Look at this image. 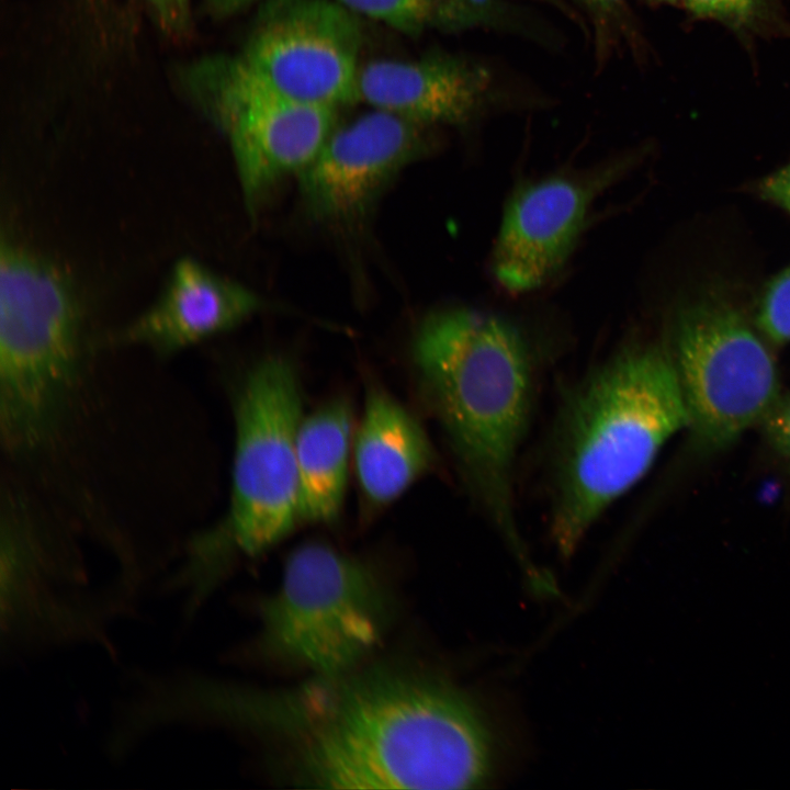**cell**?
Listing matches in <instances>:
<instances>
[{"label":"cell","mask_w":790,"mask_h":790,"mask_svg":"<svg viewBox=\"0 0 790 790\" xmlns=\"http://www.w3.org/2000/svg\"><path fill=\"white\" fill-rule=\"evenodd\" d=\"M672 351L688 426L703 449L731 444L761 422L780 396L770 352L719 291L702 293L679 309Z\"/></svg>","instance_id":"8"},{"label":"cell","mask_w":790,"mask_h":790,"mask_svg":"<svg viewBox=\"0 0 790 790\" xmlns=\"http://www.w3.org/2000/svg\"><path fill=\"white\" fill-rule=\"evenodd\" d=\"M756 325L775 343L790 341V266L764 290L756 313Z\"/></svg>","instance_id":"18"},{"label":"cell","mask_w":790,"mask_h":790,"mask_svg":"<svg viewBox=\"0 0 790 790\" xmlns=\"http://www.w3.org/2000/svg\"><path fill=\"white\" fill-rule=\"evenodd\" d=\"M168 31L182 33L190 26L191 0H144Z\"/></svg>","instance_id":"20"},{"label":"cell","mask_w":790,"mask_h":790,"mask_svg":"<svg viewBox=\"0 0 790 790\" xmlns=\"http://www.w3.org/2000/svg\"><path fill=\"white\" fill-rule=\"evenodd\" d=\"M179 80L226 135L250 210L281 180L298 176L337 126V109L291 98L239 55L202 57L185 65Z\"/></svg>","instance_id":"7"},{"label":"cell","mask_w":790,"mask_h":790,"mask_svg":"<svg viewBox=\"0 0 790 790\" xmlns=\"http://www.w3.org/2000/svg\"><path fill=\"white\" fill-rule=\"evenodd\" d=\"M260 614L270 655L316 676L335 675L354 668L380 642L387 601L365 563L308 542L290 554Z\"/></svg>","instance_id":"6"},{"label":"cell","mask_w":790,"mask_h":790,"mask_svg":"<svg viewBox=\"0 0 790 790\" xmlns=\"http://www.w3.org/2000/svg\"><path fill=\"white\" fill-rule=\"evenodd\" d=\"M761 425L772 449L790 462V394L778 397Z\"/></svg>","instance_id":"19"},{"label":"cell","mask_w":790,"mask_h":790,"mask_svg":"<svg viewBox=\"0 0 790 790\" xmlns=\"http://www.w3.org/2000/svg\"><path fill=\"white\" fill-rule=\"evenodd\" d=\"M422 397L441 426L465 483L523 566L514 476L531 421L535 370L508 321L465 309L428 317L414 342Z\"/></svg>","instance_id":"2"},{"label":"cell","mask_w":790,"mask_h":790,"mask_svg":"<svg viewBox=\"0 0 790 790\" xmlns=\"http://www.w3.org/2000/svg\"><path fill=\"white\" fill-rule=\"evenodd\" d=\"M235 450L225 517L195 535L184 565L216 582L235 553L257 556L285 538L298 519L296 440L302 392L292 362L270 356L252 365L234 397Z\"/></svg>","instance_id":"5"},{"label":"cell","mask_w":790,"mask_h":790,"mask_svg":"<svg viewBox=\"0 0 790 790\" xmlns=\"http://www.w3.org/2000/svg\"><path fill=\"white\" fill-rule=\"evenodd\" d=\"M651 1L656 2V3L682 5L685 0H651Z\"/></svg>","instance_id":"25"},{"label":"cell","mask_w":790,"mask_h":790,"mask_svg":"<svg viewBox=\"0 0 790 790\" xmlns=\"http://www.w3.org/2000/svg\"><path fill=\"white\" fill-rule=\"evenodd\" d=\"M540 1L552 4V5L556 7L557 9H560L561 11H563L564 13L571 15V18L573 16V11L569 9V7L567 5V3L564 0H540Z\"/></svg>","instance_id":"24"},{"label":"cell","mask_w":790,"mask_h":790,"mask_svg":"<svg viewBox=\"0 0 790 790\" xmlns=\"http://www.w3.org/2000/svg\"><path fill=\"white\" fill-rule=\"evenodd\" d=\"M620 159L584 174L527 183L510 198L493 251V272L512 293L540 287L568 258L595 198L630 167Z\"/></svg>","instance_id":"10"},{"label":"cell","mask_w":790,"mask_h":790,"mask_svg":"<svg viewBox=\"0 0 790 790\" xmlns=\"http://www.w3.org/2000/svg\"><path fill=\"white\" fill-rule=\"evenodd\" d=\"M356 15L380 21L407 35H416L438 11V0H337Z\"/></svg>","instance_id":"17"},{"label":"cell","mask_w":790,"mask_h":790,"mask_svg":"<svg viewBox=\"0 0 790 790\" xmlns=\"http://www.w3.org/2000/svg\"><path fill=\"white\" fill-rule=\"evenodd\" d=\"M425 126L373 109L336 126L298 174L307 213L323 222L362 215L397 173L425 149Z\"/></svg>","instance_id":"11"},{"label":"cell","mask_w":790,"mask_h":790,"mask_svg":"<svg viewBox=\"0 0 790 790\" xmlns=\"http://www.w3.org/2000/svg\"><path fill=\"white\" fill-rule=\"evenodd\" d=\"M695 20H709L727 29L754 54L758 41L790 38V18L783 0H685Z\"/></svg>","instance_id":"16"},{"label":"cell","mask_w":790,"mask_h":790,"mask_svg":"<svg viewBox=\"0 0 790 790\" xmlns=\"http://www.w3.org/2000/svg\"><path fill=\"white\" fill-rule=\"evenodd\" d=\"M204 9L215 18H226L240 12L260 0H201Z\"/></svg>","instance_id":"22"},{"label":"cell","mask_w":790,"mask_h":790,"mask_svg":"<svg viewBox=\"0 0 790 790\" xmlns=\"http://www.w3.org/2000/svg\"><path fill=\"white\" fill-rule=\"evenodd\" d=\"M688 422L674 354L662 343L623 347L573 384L557 411L550 461V529L563 556Z\"/></svg>","instance_id":"3"},{"label":"cell","mask_w":790,"mask_h":790,"mask_svg":"<svg viewBox=\"0 0 790 790\" xmlns=\"http://www.w3.org/2000/svg\"><path fill=\"white\" fill-rule=\"evenodd\" d=\"M226 714L279 742L282 769L297 787L476 788L497 764L485 710L438 676L352 668L279 692L230 688Z\"/></svg>","instance_id":"1"},{"label":"cell","mask_w":790,"mask_h":790,"mask_svg":"<svg viewBox=\"0 0 790 790\" xmlns=\"http://www.w3.org/2000/svg\"><path fill=\"white\" fill-rule=\"evenodd\" d=\"M757 193L790 213V163L763 179L757 185Z\"/></svg>","instance_id":"21"},{"label":"cell","mask_w":790,"mask_h":790,"mask_svg":"<svg viewBox=\"0 0 790 790\" xmlns=\"http://www.w3.org/2000/svg\"><path fill=\"white\" fill-rule=\"evenodd\" d=\"M353 455L362 497L371 509L393 503L435 462L419 421L380 386L368 387Z\"/></svg>","instance_id":"14"},{"label":"cell","mask_w":790,"mask_h":790,"mask_svg":"<svg viewBox=\"0 0 790 790\" xmlns=\"http://www.w3.org/2000/svg\"><path fill=\"white\" fill-rule=\"evenodd\" d=\"M352 409L334 398L303 417L296 440L298 519L327 523L341 511L348 482Z\"/></svg>","instance_id":"15"},{"label":"cell","mask_w":790,"mask_h":790,"mask_svg":"<svg viewBox=\"0 0 790 790\" xmlns=\"http://www.w3.org/2000/svg\"><path fill=\"white\" fill-rule=\"evenodd\" d=\"M262 307L251 290L192 258L176 262L160 297L111 339L160 356L174 354L227 331Z\"/></svg>","instance_id":"12"},{"label":"cell","mask_w":790,"mask_h":790,"mask_svg":"<svg viewBox=\"0 0 790 790\" xmlns=\"http://www.w3.org/2000/svg\"><path fill=\"white\" fill-rule=\"evenodd\" d=\"M490 83L486 70L455 56L375 59L362 64L358 102L429 127L469 121Z\"/></svg>","instance_id":"13"},{"label":"cell","mask_w":790,"mask_h":790,"mask_svg":"<svg viewBox=\"0 0 790 790\" xmlns=\"http://www.w3.org/2000/svg\"><path fill=\"white\" fill-rule=\"evenodd\" d=\"M81 316L59 267L2 241L0 436L11 456H37L63 438L83 381Z\"/></svg>","instance_id":"4"},{"label":"cell","mask_w":790,"mask_h":790,"mask_svg":"<svg viewBox=\"0 0 790 790\" xmlns=\"http://www.w3.org/2000/svg\"><path fill=\"white\" fill-rule=\"evenodd\" d=\"M590 10L599 15H607L614 13L622 5L624 0H580Z\"/></svg>","instance_id":"23"},{"label":"cell","mask_w":790,"mask_h":790,"mask_svg":"<svg viewBox=\"0 0 790 790\" xmlns=\"http://www.w3.org/2000/svg\"><path fill=\"white\" fill-rule=\"evenodd\" d=\"M361 40L337 0H267L239 56L291 98L338 110L358 102Z\"/></svg>","instance_id":"9"}]
</instances>
